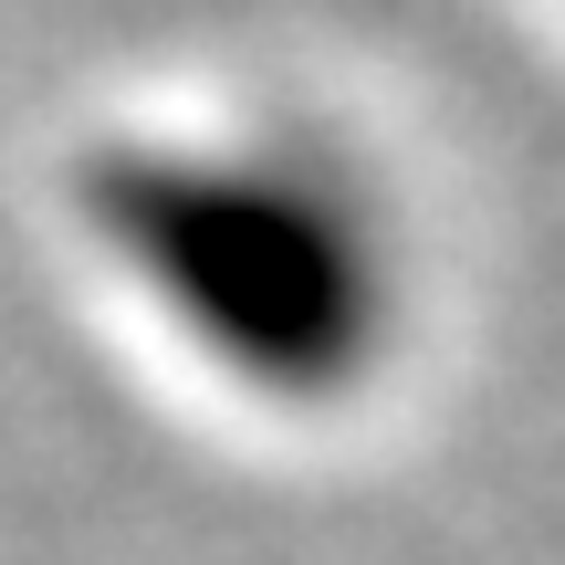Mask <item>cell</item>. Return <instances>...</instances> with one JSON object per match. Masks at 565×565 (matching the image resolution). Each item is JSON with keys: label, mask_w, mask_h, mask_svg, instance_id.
Here are the masks:
<instances>
[{"label": "cell", "mask_w": 565, "mask_h": 565, "mask_svg": "<svg viewBox=\"0 0 565 565\" xmlns=\"http://www.w3.org/2000/svg\"><path fill=\"white\" fill-rule=\"evenodd\" d=\"M116 221L221 366L282 398H324L377 366L398 273L345 179L294 158H168L116 189Z\"/></svg>", "instance_id": "cell-1"}]
</instances>
